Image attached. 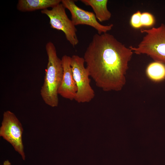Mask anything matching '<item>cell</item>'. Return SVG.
<instances>
[{"label":"cell","mask_w":165,"mask_h":165,"mask_svg":"<svg viewBox=\"0 0 165 165\" xmlns=\"http://www.w3.org/2000/svg\"><path fill=\"white\" fill-rule=\"evenodd\" d=\"M83 57L74 55L71 57L70 64L77 87L75 99L77 102H88L95 96V92L90 85L89 72L84 66Z\"/></svg>","instance_id":"4"},{"label":"cell","mask_w":165,"mask_h":165,"mask_svg":"<svg viewBox=\"0 0 165 165\" xmlns=\"http://www.w3.org/2000/svg\"><path fill=\"white\" fill-rule=\"evenodd\" d=\"M141 13L139 11L134 13L132 16L130 20L131 26L134 28H138L142 26L141 22Z\"/></svg>","instance_id":"13"},{"label":"cell","mask_w":165,"mask_h":165,"mask_svg":"<svg viewBox=\"0 0 165 165\" xmlns=\"http://www.w3.org/2000/svg\"><path fill=\"white\" fill-rule=\"evenodd\" d=\"M61 2V0H19L17 9L23 12L42 10L52 8Z\"/></svg>","instance_id":"9"},{"label":"cell","mask_w":165,"mask_h":165,"mask_svg":"<svg viewBox=\"0 0 165 165\" xmlns=\"http://www.w3.org/2000/svg\"><path fill=\"white\" fill-rule=\"evenodd\" d=\"M61 60L63 75L58 94L64 98L74 100L77 90L70 64L71 57L65 55Z\"/></svg>","instance_id":"8"},{"label":"cell","mask_w":165,"mask_h":165,"mask_svg":"<svg viewBox=\"0 0 165 165\" xmlns=\"http://www.w3.org/2000/svg\"><path fill=\"white\" fill-rule=\"evenodd\" d=\"M145 35L137 47L129 48L138 54H146L155 61L165 63V24L149 29H142Z\"/></svg>","instance_id":"3"},{"label":"cell","mask_w":165,"mask_h":165,"mask_svg":"<svg viewBox=\"0 0 165 165\" xmlns=\"http://www.w3.org/2000/svg\"><path fill=\"white\" fill-rule=\"evenodd\" d=\"M133 52L112 35L96 34L83 57L90 76L97 87L105 91H119L125 84Z\"/></svg>","instance_id":"1"},{"label":"cell","mask_w":165,"mask_h":165,"mask_svg":"<svg viewBox=\"0 0 165 165\" xmlns=\"http://www.w3.org/2000/svg\"><path fill=\"white\" fill-rule=\"evenodd\" d=\"M61 3L70 12L71 20L75 26L79 25L90 26L95 28L100 35L107 33L113 26L112 24L107 25L101 24L97 20L94 13L79 7L74 0H62Z\"/></svg>","instance_id":"7"},{"label":"cell","mask_w":165,"mask_h":165,"mask_svg":"<svg viewBox=\"0 0 165 165\" xmlns=\"http://www.w3.org/2000/svg\"><path fill=\"white\" fill-rule=\"evenodd\" d=\"M46 50L48 63L40 95L46 105L54 107L58 104V90L62 78L63 68L61 60L57 55L53 43L51 42H47Z\"/></svg>","instance_id":"2"},{"label":"cell","mask_w":165,"mask_h":165,"mask_svg":"<svg viewBox=\"0 0 165 165\" xmlns=\"http://www.w3.org/2000/svg\"><path fill=\"white\" fill-rule=\"evenodd\" d=\"M146 73L148 78L152 80L161 81L165 78V65L159 62H152L147 67Z\"/></svg>","instance_id":"11"},{"label":"cell","mask_w":165,"mask_h":165,"mask_svg":"<svg viewBox=\"0 0 165 165\" xmlns=\"http://www.w3.org/2000/svg\"><path fill=\"white\" fill-rule=\"evenodd\" d=\"M11 164L8 160H5L3 163V165H11Z\"/></svg>","instance_id":"14"},{"label":"cell","mask_w":165,"mask_h":165,"mask_svg":"<svg viewBox=\"0 0 165 165\" xmlns=\"http://www.w3.org/2000/svg\"><path fill=\"white\" fill-rule=\"evenodd\" d=\"M154 17L151 13L148 12L141 13V22L142 26H151L154 24Z\"/></svg>","instance_id":"12"},{"label":"cell","mask_w":165,"mask_h":165,"mask_svg":"<svg viewBox=\"0 0 165 165\" xmlns=\"http://www.w3.org/2000/svg\"><path fill=\"white\" fill-rule=\"evenodd\" d=\"M86 6H90L93 9L96 17L100 22L108 20L112 14L107 8V0H81Z\"/></svg>","instance_id":"10"},{"label":"cell","mask_w":165,"mask_h":165,"mask_svg":"<svg viewBox=\"0 0 165 165\" xmlns=\"http://www.w3.org/2000/svg\"><path fill=\"white\" fill-rule=\"evenodd\" d=\"M41 13L48 17L51 27L63 31L67 40L73 47L78 44L77 29L71 20L68 17L65 8L61 3L50 10L47 9L42 10Z\"/></svg>","instance_id":"6"},{"label":"cell","mask_w":165,"mask_h":165,"mask_svg":"<svg viewBox=\"0 0 165 165\" xmlns=\"http://www.w3.org/2000/svg\"><path fill=\"white\" fill-rule=\"evenodd\" d=\"M23 132L22 125L15 114L9 110L4 112L0 127V136L10 143L24 160L25 156L22 139Z\"/></svg>","instance_id":"5"}]
</instances>
